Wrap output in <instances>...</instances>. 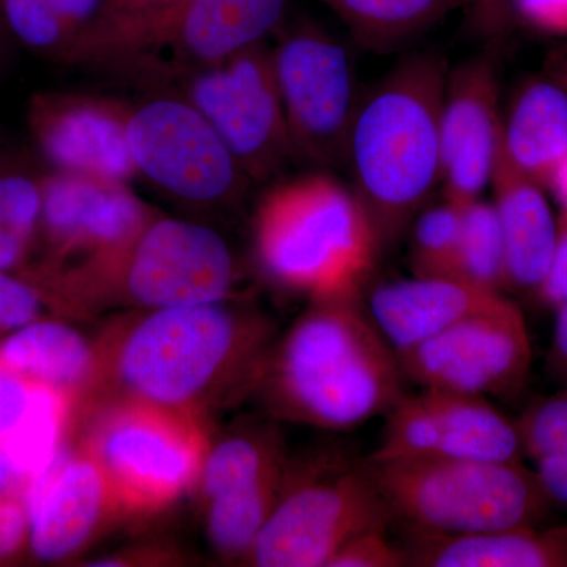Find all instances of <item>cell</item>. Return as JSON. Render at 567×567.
Masks as SVG:
<instances>
[{"label": "cell", "mask_w": 567, "mask_h": 567, "mask_svg": "<svg viewBox=\"0 0 567 567\" xmlns=\"http://www.w3.org/2000/svg\"><path fill=\"white\" fill-rule=\"evenodd\" d=\"M128 142L137 177L182 203L226 204L249 181L207 118L174 93L130 106Z\"/></svg>", "instance_id": "cell-8"}, {"label": "cell", "mask_w": 567, "mask_h": 567, "mask_svg": "<svg viewBox=\"0 0 567 567\" xmlns=\"http://www.w3.org/2000/svg\"><path fill=\"white\" fill-rule=\"evenodd\" d=\"M390 509L365 466H334L281 495L249 550L262 567H319L353 537L386 529Z\"/></svg>", "instance_id": "cell-7"}, {"label": "cell", "mask_w": 567, "mask_h": 567, "mask_svg": "<svg viewBox=\"0 0 567 567\" xmlns=\"http://www.w3.org/2000/svg\"><path fill=\"white\" fill-rule=\"evenodd\" d=\"M513 0H468V7L475 11L481 28L495 31L506 20L507 10Z\"/></svg>", "instance_id": "cell-42"}, {"label": "cell", "mask_w": 567, "mask_h": 567, "mask_svg": "<svg viewBox=\"0 0 567 567\" xmlns=\"http://www.w3.org/2000/svg\"><path fill=\"white\" fill-rule=\"evenodd\" d=\"M446 59L415 52L358 100L342 164L380 248L409 229L442 182L440 118Z\"/></svg>", "instance_id": "cell-1"}, {"label": "cell", "mask_w": 567, "mask_h": 567, "mask_svg": "<svg viewBox=\"0 0 567 567\" xmlns=\"http://www.w3.org/2000/svg\"><path fill=\"white\" fill-rule=\"evenodd\" d=\"M130 106L76 92L41 93L29 125L37 147L54 171L130 183L137 177L128 142Z\"/></svg>", "instance_id": "cell-15"}, {"label": "cell", "mask_w": 567, "mask_h": 567, "mask_svg": "<svg viewBox=\"0 0 567 567\" xmlns=\"http://www.w3.org/2000/svg\"><path fill=\"white\" fill-rule=\"evenodd\" d=\"M492 59L477 55L447 71L440 153L443 193L450 203L480 199L492 181L503 125Z\"/></svg>", "instance_id": "cell-16"}, {"label": "cell", "mask_w": 567, "mask_h": 567, "mask_svg": "<svg viewBox=\"0 0 567 567\" xmlns=\"http://www.w3.org/2000/svg\"><path fill=\"white\" fill-rule=\"evenodd\" d=\"M364 466L391 516L413 536L532 527L546 499L518 461L417 457Z\"/></svg>", "instance_id": "cell-5"}, {"label": "cell", "mask_w": 567, "mask_h": 567, "mask_svg": "<svg viewBox=\"0 0 567 567\" xmlns=\"http://www.w3.org/2000/svg\"><path fill=\"white\" fill-rule=\"evenodd\" d=\"M461 226L462 205L446 199L443 204L417 213L410 224V262L413 275L457 278Z\"/></svg>", "instance_id": "cell-31"}, {"label": "cell", "mask_w": 567, "mask_h": 567, "mask_svg": "<svg viewBox=\"0 0 567 567\" xmlns=\"http://www.w3.org/2000/svg\"><path fill=\"white\" fill-rule=\"evenodd\" d=\"M398 358L405 379L421 388L486 398L520 386L533 354L525 317L505 298L398 352Z\"/></svg>", "instance_id": "cell-11"}, {"label": "cell", "mask_w": 567, "mask_h": 567, "mask_svg": "<svg viewBox=\"0 0 567 567\" xmlns=\"http://www.w3.org/2000/svg\"><path fill=\"white\" fill-rule=\"evenodd\" d=\"M20 483L17 475H14L13 466H11V462L9 456H7L6 450L0 445V498L6 495V492H9L11 486Z\"/></svg>", "instance_id": "cell-45"}, {"label": "cell", "mask_w": 567, "mask_h": 567, "mask_svg": "<svg viewBox=\"0 0 567 567\" xmlns=\"http://www.w3.org/2000/svg\"><path fill=\"white\" fill-rule=\"evenodd\" d=\"M162 81L207 118L249 181L264 182L295 162L271 48L252 44L210 65Z\"/></svg>", "instance_id": "cell-6"}, {"label": "cell", "mask_w": 567, "mask_h": 567, "mask_svg": "<svg viewBox=\"0 0 567 567\" xmlns=\"http://www.w3.org/2000/svg\"><path fill=\"white\" fill-rule=\"evenodd\" d=\"M499 290L453 276H415L377 286L369 295V316L395 353L502 303Z\"/></svg>", "instance_id": "cell-19"}, {"label": "cell", "mask_w": 567, "mask_h": 567, "mask_svg": "<svg viewBox=\"0 0 567 567\" xmlns=\"http://www.w3.org/2000/svg\"><path fill=\"white\" fill-rule=\"evenodd\" d=\"M234 276L221 235L203 224L153 218L93 287L117 282L145 308H182L224 301Z\"/></svg>", "instance_id": "cell-10"}, {"label": "cell", "mask_w": 567, "mask_h": 567, "mask_svg": "<svg viewBox=\"0 0 567 567\" xmlns=\"http://www.w3.org/2000/svg\"><path fill=\"white\" fill-rule=\"evenodd\" d=\"M522 451L539 458L567 450V393L540 402L516 424Z\"/></svg>", "instance_id": "cell-33"}, {"label": "cell", "mask_w": 567, "mask_h": 567, "mask_svg": "<svg viewBox=\"0 0 567 567\" xmlns=\"http://www.w3.org/2000/svg\"><path fill=\"white\" fill-rule=\"evenodd\" d=\"M65 413V391L35 382L28 413L0 443L20 483L43 470L61 450Z\"/></svg>", "instance_id": "cell-27"}, {"label": "cell", "mask_w": 567, "mask_h": 567, "mask_svg": "<svg viewBox=\"0 0 567 567\" xmlns=\"http://www.w3.org/2000/svg\"><path fill=\"white\" fill-rule=\"evenodd\" d=\"M386 529H374L353 537L328 567H399L409 566L406 548L395 547L385 535Z\"/></svg>", "instance_id": "cell-34"}, {"label": "cell", "mask_w": 567, "mask_h": 567, "mask_svg": "<svg viewBox=\"0 0 567 567\" xmlns=\"http://www.w3.org/2000/svg\"><path fill=\"white\" fill-rule=\"evenodd\" d=\"M520 451L516 424L483 395L423 388L386 413L380 445L365 464L417 457L513 462Z\"/></svg>", "instance_id": "cell-13"}, {"label": "cell", "mask_w": 567, "mask_h": 567, "mask_svg": "<svg viewBox=\"0 0 567 567\" xmlns=\"http://www.w3.org/2000/svg\"><path fill=\"white\" fill-rule=\"evenodd\" d=\"M537 484L546 498L567 505V450L536 458Z\"/></svg>", "instance_id": "cell-40"}, {"label": "cell", "mask_w": 567, "mask_h": 567, "mask_svg": "<svg viewBox=\"0 0 567 567\" xmlns=\"http://www.w3.org/2000/svg\"><path fill=\"white\" fill-rule=\"evenodd\" d=\"M507 155L527 177L547 188L567 158V91L558 82H529L503 121Z\"/></svg>", "instance_id": "cell-23"}, {"label": "cell", "mask_w": 567, "mask_h": 567, "mask_svg": "<svg viewBox=\"0 0 567 567\" xmlns=\"http://www.w3.org/2000/svg\"><path fill=\"white\" fill-rule=\"evenodd\" d=\"M295 159L342 164L357 110V80L349 52L330 33L297 28L271 48Z\"/></svg>", "instance_id": "cell-9"}, {"label": "cell", "mask_w": 567, "mask_h": 567, "mask_svg": "<svg viewBox=\"0 0 567 567\" xmlns=\"http://www.w3.org/2000/svg\"><path fill=\"white\" fill-rule=\"evenodd\" d=\"M344 22L353 39L388 51L445 20L468 0H316Z\"/></svg>", "instance_id": "cell-25"}, {"label": "cell", "mask_w": 567, "mask_h": 567, "mask_svg": "<svg viewBox=\"0 0 567 567\" xmlns=\"http://www.w3.org/2000/svg\"><path fill=\"white\" fill-rule=\"evenodd\" d=\"M547 65L548 73L551 74L554 81L567 91V44L550 55Z\"/></svg>", "instance_id": "cell-44"}, {"label": "cell", "mask_w": 567, "mask_h": 567, "mask_svg": "<svg viewBox=\"0 0 567 567\" xmlns=\"http://www.w3.org/2000/svg\"><path fill=\"white\" fill-rule=\"evenodd\" d=\"M281 468V446L275 435L234 436L215 447L204 466L208 498L260 483Z\"/></svg>", "instance_id": "cell-30"}, {"label": "cell", "mask_w": 567, "mask_h": 567, "mask_svg": "<svg viewBox=\"0 0 567 567\" xmlns=\"http://www.w3.org/2000/svg\"><path fill=\"white\" fill-rule=\"evenodd\" d=\"M270 330L219 303L153 309L126 336L118 377L137 401L178 409L223 380H257Z\"/></svg>", "instance_id": "cell-4"}, {"label": "cell", "mask_w": 567, "mask_h": 567, "mask_svg": "<svg viewBox=\"0 0 567 567\" xmlns=\"http://www.w3.org/2000/svg\"><path fill=\"white\" fill-rule=\"evenodd\" d=\"M513 6L533 28L567 35V0H513Z\"/></svg>", "instance_id": "cell-38"}, {"label": "cell", "mask_w": 567, "mask_h": 567, "mask_svg": "<svg viewBox=\"0 0 567 567\" xmlns=\"http://www.w3.org/2000/svg\"><path fill=\"white\" fill-rule=\"evenodd\" d=\"M189 0H103L65 61L134 73L155 54Z\"/></svg>", "instance_id": "cell-21"}, {"label": "cell", "mask_w": 567, "mask_h": 567, "mask_svg": "<svg viewBox=\"0 0 567 567\" xmlns=\"http://www.w3.org/2000/svg\"><path fill=\"white\" fill-rule=\"evenodd\" d=\"M0 363L28 379L65 391L92 371L93 354L76 330L58 322L18 328L0 344Z\"/></svg>", "instance_id": "cell-24"}, {"label": "cell", "mask_w": 567, "mask_h": 567, "mask_svg": "<svg viewBox=\"0 0 567 567\" xmlns=\"http://www.w3.org/2000/svg\"><path fill=\"white\" fill-rule=\"evenodd\" d=\"M491 183L505 240L507 284L539 289L557 245L558 224L543 186L518 169L507 155L502 136Z\"/></svg>", "instance_id": "cell-20"}, {"label": "cell", "mask_w": 567, "mask_h": 567, "mask_svg": "<svg viewBox=\"0 0 567 567\" xmlns=\"http://www.w3.org/2000/svg\"><path fill=\"white\" fill-rule=\"evenodd\" d=\"M40 312L39 292L10 271L0 270V328L18 330L35 322Z\"/></svg>", "instance_id": "cell-35"}, {"label": "cell", "mask_w": 567, "mask_h": 567, "mask_svg": "<svg viewBox=\"0 0 567 567\" xmlns=\"http://www.w3.org/2000/svg\"><path fill=\"white\" fill-rule=\"evenodd\" d=\"M169 410L142 401L123 406L93 436L92 458L107 492L130 505H162L188 486L199 468V435Z\"/></svg>", "instance_id": "cell-12"}, {"label": "cell", "mask_w": 567, "mask_h": 567, "mask_svg": "<svg viewBox=\"0 0 567 567\" xmlns=\"http://www.w3.org/2000/svg\"><path fill=\"white\" fill-rule=\"evenodd\" d=\"M25 536H29V518L24 503L21 505L9 496H2L0 498V558L14 554Z\"/></svg>", "instance_id": "cell-39"}, {"label": "cell", "mask_w": 567, "mask_h": 567, "mask_svg": "<svg viewBox=\"0 0 567 567\" xmlns=\"http://www.w3.org/2000/svg\"><path fill=\"white\" fill-rule=\"evenodd\" d=\"M457 278L499 290L507 284L505 240L495 205L475 199L462 205Z\"/></svg>", "instance_id": "cell-29"}, {"label": "cell", "mask_w": 567, "mask_h": 567, "mask_svg": "<svg viewBox=\"0 0 567 567\" xmlns=\"http://www.w3.org/2000/svg\"><path fill=\"white\" fill-rule=\"evenodd\" d=\"M35 380L0 363V443L9 439L28 413Z\"/></svg>", "instance_id": "cell-36"}, {"label": "cell", "mask_w": 567, "mask_h": 567, "mask_svg": "<svg viewBox=\"0 0 567 567\" xmlns=\"http://www.w3.org/2000/svg\"><path fill=\"white\" fill-rule=\"evenodd\" d=\"M286 3L287 0H189L158 50L136 73L162 81L262 43L281 22Z\"/></svg>", "instance_id": "cell-17"}, {"label": "cell", "mask_w": 567, "mask_h": 567, "mask_svg": "<svg viewBox=\"0 0 567 567\" xmlns=\"http://www.w3.org/2000/svg\"><path fill=\"white\" fill-rule=\"evenodd\" d=\"M547 188L554 192L559 205H561V218L567 219V158L559 164Z\"/></svg>", "instance_id": "cell-43"}, {"label": "cell", "mask_w": 567, "mask_h": 567, "mask_svg": "<svg viewBox=\"0 0 567 567\" xmlns=\"http://www.w3.org/2000/svg\"><path fill=\"white\" fill-rule=\"evenodd\" d=\"M254 241L264 270L312 300L360 297L380 249L357 194L324 173L290 178L265 194Z\"/></svg>", "instance_id": "cell-3"}, {"label": "cell", "mask_w": 567, "mask_h": 567, "mask_svg": "<svg viewBox=\"0 0 567 567\" xmlns=\"http://www.w3.org/2000/svg\"><path fill=\"white\" fill-rule=\"evenodd\" d=\"M539 293L546 303L559 308L567 301V219L559 218L557 245L546 278L539 286Z\"/></svg>", "instance_id": "cell-37"}, {"label": "cell", "mask_w": 567, "mask_h": 567, "mask_svg": "<svg viewBox=\"0 0 567 567\" xmlns=\"http://www.w3.org/2000/svg\"><path fill=\"white\" fill-rule=\"evenodd\" d=\"M107 494L102 470L92 457L58 451L50 464L25 481L29 539L41 561L74 554L99 522Z\"/></svg>", "instance_id": "cell-18"}, {"label": "cell", "mask_w": 567, "mask_h": 567, "mask_svg": "<svg viewBox=\"0 0 567 567\" xmlns=\"http://www.w3.org/2000/svg\"><path fill=\"white\" fill-rule=\"evenodd\" d=\"M41 177L20 167H0V270L21 265L41 226Z\"/></svg>", "instance_id": "cell-28"}, {"label": "cell", "mask_w": 567, "mask_h": 567, "mask_svg": "<svg viewBox=\"0 0 567 567\" xmlns=\"http://www.w3.org/2000/svg\"><path fill=\"white\" fill-rule=\"evenodd\" d=\"M260 379L279 415L346 431L386 415L405 377L360 295L315 300L268 354Z\"/></svg>", "instance_id": "cell-2"}, {"label": "cell", "mask_w": 567, "mask_h": 567, "mask_svg": "<svg viewBox=\"0 0 567 567\" xmlns=\"http://www.w3.org/2000/svg\"><path fill=\"white\" fill-rule=\"evenodd\" d=\"M0 13L10 32L33 51L65 58L73 43L50 0H0Z\"/></svg>", "instance_id": "cell-32"}, {"label": "cell", "mask_w": 567, "mask_h": 567, "mask_svg": "<svg viewBox=\"0 0 567 567\" xmlns=\"http://www.w3.org/2000/svg\"><path fill=\"white\" fill-rule=\"evenodd\" d=\"M281 486L279 470L252 486L210 498L208 532L215 547L226 555H248L281 498Z\"/></svg>", "instance_id": "cell-26"}, {"label": "cell", "mask_w": 567, "mask_h": 567, "mask_svg": "<svg viewBox=\"0 0 567 567\" xmlns=\"http://www.w3.org/2000/svg\"><path fill=\"white\" fill-rule=\"evenodd\" d=\"M41 226L58 259L85 256L76 279L103 274L155 218L130 183L52 171L41 177Z\"/></svg>", "instance_id": "cell-14"}, {"label": "cell", "mask_w": 567, "mask_h": 567, "mask_svg": "<svg viewBox=\"0 0 567 567\" xmlns=\"http://www.w3.org/2000/svg\"><path fill=\"white\" fill-rule=\"evenodd\" d=\"M551 342L550 364L555 374L567 385V301L559 306Z\"/></svg>", "instance_id": "cell-41"}, {"label": "cell", "mask_w": 567, "mask_h": 567, "mask_svg": "<svg viewBox=\"0 0 567 567\" xmlns=\"http://www.w3.org/2000/svg\"><path fill=\"white\" fill-rule=\"evenodd\" d=\"M409 566L554 567L567 566V529L537 533L532 527L458 536H413Z\"/></svg>", "instance_id": "cell-22"}]
</instances>
